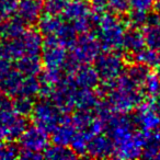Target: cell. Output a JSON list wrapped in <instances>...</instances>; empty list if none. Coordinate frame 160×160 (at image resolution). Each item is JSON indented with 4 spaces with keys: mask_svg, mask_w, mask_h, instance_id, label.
I'll return each instance as SVG.
<instances>
[{
    "mask_svg": "<svg viewBox=\"0 0 160 160\" xmlns=\"http://www.w3.org/2000/svg\"><path fill=\"white\" fill-rule=\"evenodd\" d=\"M108 136L113 142V157L118 159H135L142 156L145 136L135 129L133 118L125 114L114 113L105 123Z\"/></svg>",
    "mask_w": 160,
    "mask_h": 160,
    "instance_id": "cell-1",
    "label": "cell"
},
{
    "mask_svg": "<svg viewBox=\"0 0 160 160\" xmlns=\"http://www.w3.org/2000/svg\"><path fill=\"white\" fill-rule=\"evenodd\" d=\"M105 96L112 111L118 114L129 113L142 102L140 87L126 75H121L113 81L105 83Z\"/></svg>",
    "mask_w": 160,
    "mask_h": 160,
    "instance_id": "cell-2",
    "label": "cell"
},
{
    "mask_svg": "<svg viewBox=\"0 0 160 160\" xmlns=\"http://www.w3.org/2000/svg\"><path fill=\"white\" fill-rule=\"evenodd\" d=\"M94 24L97 27L96 36L101 48L110 52H118L123 48V38L126 27L125 22L118 18V14L107 11L97 14Z\"/></svg>",
    "mask_w": 160,
    "mask_h": 160,
    "instance_id": "cell-3",
    "label": "cell"
},
{
    "mask_svg": "<svg viewBox=\"0 0 160 160\" xmlns=\"http://www.w3.org/2000/svg\"><path fill=\"white\" fill-rule=\"evenodd\" d=\"M43 35L33 29L24 30L19 36L0 41V57L17 60L27 55H38L43 47Z\"/></svg>",
    "mask_w": 160,
    "mask_h": 160,
    "instance_id": "cell-4",
    "label": "cell"
},
{
    "mask_svg": "<svg viewBox=\"0 0 160 160\" xmlns=\"http://www.w3.org/2000/svg\"><path fill=\"white\" fill-rule=\"evenodd\" d=\"M40 80L36 76H27L13 67L0 76V92L9 98L32 97L40 93Z\"/></svg>",
    "mask_w": 160,
    "mask_h": 160,
    "instance_id": "cell-5",
    "label": "cell"
},
{
    "mask_svg": "<svg viewBox=\"0 0 160 160\" xmlns=\"http://www.w3.org/2000/svg\"><path fill=\"white\" fill-rule=\"evenodd\" d=\"M101 53V45L96 35L91 33L80 34L69 46L68 65H90Z\"/></svg>",
    "mask_w": 160,
    "mask_h": 160,
    "instance_id": "cell-6",
    "label": "cell"
},
{
    "mask_svg": "<svg viewBox=\"0 0 160 160\" xmlns=\"http://www.w3.org/2000/svg\"><path fill=\"white\" fill-rule=\"evenodd\" d=\"M30 115L32 116L34 125L41 127L47 133H51L64 118L65 113H62L48 99H43L33 105Z\"/></svg>",
    "mask_w": 160,
    "mask_h": 160,
    "instance_id": "cell-7",
    "label": "cell"
},
{
    "mask_svg": "<svg viewBox=\"0 0 160 160\" xmlns=\"http://www.w3.org/2000/svg\"><path fill=\"white\" fill-rule=\"evenodd\" d=\"M93 62L99 79L104 83L115 80L125 70L124 59L116 52L105 51L103 54L100 53Z\"/></svg>",
    "mask_w": 160,
    "mask_h": 160,
    "instance_id": "cell-8",
    "label": "cell"
},
{
    "mask_svg": "<svg viewBox=\"0 0 160 160\" xmlns=\"http://www.w3.org/2000/svg\"><path fill=\"white\" fill-rule=\"evenodd\" d=\"M67 47L58 43L52 38H45L42 47V60L43 67L52 70H66L68 65L69 56L67 53Z\"/></svg>",
    "mask_w": 160,
    "mask_h": 160,
    "instance_id": "cell-9",
    "label": "cell"
},
{
    "mask_svg": "<svg viewBox=\"0 0 160 160\" xmlns=\"http://www.w3.org/2000/svg\"><path fill=\"white\" fill-rule=\"evenodd\" d=\"M27 127L25 116L17 113L13 107L0 112V140L17 139Z\"/></svg>",
    "mask_w": 160,
    "mask_h": 160,
    "instance_id": "cell-10",
    "label": "cell"
},
{
    "mask_svg": "<svg viewBox=\"0 0 160 160\" xmlns=\"http://www.w3.org/2000/svg\"><path fill=\"white\" fill-rule=\"evenodd\" d=\"M38 31L45 38H52L57 42L67 40L72 33L70 23H66L59 16L47 14L43 16L38 21Z\"/></svg>",
    "mask_w": 160,
    "mask_h": 160,
    "instance_id": "cell-11",
    "label": "cell"
},
{
    "mask_svg": "<svg viewBox=\"0 0 160 160\" xmlns=\"http://www.w3.org/2000/svg\"><path fill=\"white\" fill-rule=\"evenodd\" d=\"M21 151L38 153L43 156L45 149L49 145L48 133L36 125L27 127L19 137Z\"/></svg>",
    "mask_w": 160,
    "mask_h": 160,
    "instance_id": "cell-12",
    "label": "cell"
},
{
    "mask_svg": "<svg viewBox=\"0 0 160 160\" xmlns=\"http://www.w3.org/2000/svg\"><path fill=\"white\" fill-rule=\"evenodd\" d=\"M77 89L78 88L71 82L68 77L62 78L53 88L48 98L62 113L66 114L75 109V97Z\"/></svg>",
    "mask_w": 160,
    "mask_h": 160,
    "instance_id": "cell-13",
    "label": "cell"
},
{
    "mask_svg": "<svg viewBox=\"0 0 160 160\" xmlns=\"http://www.w3.org/2000/svg\"><path fill=\"white\" fill-rule=\"evenodd\" d=\"M133 121L142 133H149L160 128V116L156 110L155 102L150 101L140 103L136 108V113Z\"/></svg>",
    "mask_w": 160,
    "mask_h": 160,
    "instance_id": "cell-14",
    "label": "cell"
},
{
    "mask_svg": "<svg viewBox=\"0 0 160 160\" xmlns=\"http://www.w3.org/2000/svg\"><path fill=\"white\" fill-rule=\"evenodd\" d=\"M68 78L77 88L94 89L99 85V76L94 67L90 65H67Z\"/></svg>",
    "mask_w": 160,
    "mask_h": 160,
    "instance_id": "cell-15",
    "label": "cell"
},
{
    "mask_svg": "<svg viewBox=\"0 0 160 160\" xmlns=\"http://www.w3.org/2000/svg\"><path fill=\"white\" fill-rule=\"evenodd\" d=\"M16 14L25 25L35 24L43 14V0H18Z\"/></svg>",
    "mask_w": 160,
    "mask_h": 160,
    "instance_id": "cell-16",
    "label": "cell"
},
{
    "mask_svg": "<svg viewBox=\"0 0 160 160\" xmlns=\"http://www.w3.org/2000/svg\"><path fill=\"white\" fill-rule=\"evenodd\" d=\"M86 155L91 158H108L113 156V142L102 133L94 135L88 142Z\"/></svg>",
    "mask_w": 160,
    "mask_h": 160,
    "instance_id": "cell-17",
    "label": "cell"
},
{
    "mask_svg": "<svg viewBox=\"0 0 160 160\" xmlns=\"http://www.w3.org/2000/svg\"><path fill=\"white\" fill-rule=\"evenodd\" d=\"M76 127L73 126L71 118L68 115H65L60 123L51 132L52 133V142L56 145H62V146H69L75 136Z\"/></svg>",
    "mask_w": 160,
    "mask_h": 160,
    "instance_id": "cell-18",
    "label": "cell"
},
{
    "mask_svg": "<svg viewBox=\"0 0 160 160\" xmlns=\"http://www.w3.org/2000/svg\"><path fill=\"white\" fill-rule=\"evenodd\" d=\"M142 32L147 47L160 53V16H149Z\"/></svg>",
    "mask_w": 160,
    "mask_h": 160,
    "instance_id": "cell-19",
    "label": "cell"
},
{
    "mask_svg": "<svg viewBox=\"0 0 160 160\" xmlns=\"http://www.w3.org/2000/svg\"><path fill=\"white\" fill-rule=\"evenodd\" d=\"M92 12L91 7L87 0H69L65 8L62 16L68 22H73L81 18L89 16Z\"/></svg>",
    "mask_w": 160,
    "mask_h": 160,
    "instance_id": "cell-20",
    "label": "cell"
},
{
    "mask_svg": "<svg viewBox=\"0 0 160 160\" xmlns=\"http://www.w3.org/2000/svg\"><path fill=\"white\" fill-rule=\"evenodd\" d=\"M100 102L98 93L94 92L93 89L87 88H78L75 97V109L87 110L92 111L96 109L98 103Z\"/></svg>",
    "mask_w": 160,
    "mask_h": 160,
    "instance_id": "cell-21",
    "label": "cell"
},
{
    "mask_svg": "<svg viewBox=\"0 0 160 160\" xmlns=\"http://www.w3.org/2000/svg\"><path fill=\"white\" fill-rule=\"evenodd\" d=\"M146 46L142 32L138 30V28L126 29L123 38V48L126 49L131 55H134L138 51Z\"/></svg>",
    "mask_w": 160,
    "mask_h": 160,
    "instance_id": "cell-22",
    "label": "cell"
},
{
    "mask_svg": "<svg viewBox=\"0 0 160 160\" xmlns=\"http://www.w3.org/2000/svg\"><path fill=\"white\" fill-rule=\"evenodd\" d=\"M14 67L27 76H38L43 69V64L38 55H27L16 60Z\"/></svg>",
    "mask_w": 160,
    "mask_h": 160,
    "instance_id": "cell-23",
    "label": "cell"
},
{
    "mask_svg": "<svg viewBox=\"0 0 160 160\" xmlns=\"http://www.w3.org/2000/svg\"><path fill=\"white\" fill-rule=\"evenodd\" d=\"M25 30V24L18 18H9L0 23V36L3 40H10L19 36Z\"/></svg>",
    "mask_w": 160,
    "mask_h": 160,
    "instance_id": "cell-24",
    "label": "cell"
},
{
    "mask_svg": "<svg viewBox=\"0 0 160 160\" xmlns=\"http://www.w3.org/2000/svg\"><path fill=\"white\" fill-rule=\"evenodd\" d=\"M142 134L145 136V144L142 156L145 158H156L160 148V128Z\"/></svg>",
    "mask_w": 160,
    "mask_h": 160,
    "instance_id": "cell-25",
    "label": "cell"
},
{
    "mask_svg": "<svg viewBox=\"0 0 160 160\" xmlns=\"http://www.w3.org/2000/svg\"><path fill=\"white\" fill-rule=\"evenodd\" d=\"M43 157L54 160H69L76 158L77 155L68 146L54 144L53 146H49L48 145V147L43 152Z\"/></svg>",
    "mask_w": 160,
    "mask_h": 160,
    "instance_id": "cell-26",
    "label": "cell"
},
{
    "mask_svg": "<svg viewBox=\"0 0 160 160\" xmlns=\"http://www.w3.org/2000/svg\"><path fill=\"white\" fill-rule=\"evenodd\" d=\"M140 88H142V91L149 99L151 100L157 99L160 96V73L149 71Z\"/></svg>",
    "mask_w": 160,
    "mask_h": 160,
    "instance_id": "cell-27",
    "label": "cell"
},
{
    "mask_svg": "<svg viewBox=\"0 0 160 160\" xmlns=\"http://www.w3.org/2000/svg\"><path fill=\"white\" fill-rule=\"evenodd\" d=\"M133 58L136 62H139V64L151 68V67H157L158 62L160 59V53L149 48V47H147V48L144 47L142 49L134 54Z\"/></svg>",
    "mask_w": 160,
    "mask_h": 160,
    "instance_id": "cell-28",
    "label": "cell"
},
{
    "mask_svg": "<svg viewBox=\"0 0 160 160\" xmlns=\"http://www.w3.org/2000/svg\"><path fill=\"white\" fill-rule=\"evenodd\" d=\"M149 71H150V68H149V67L135 62L134 64H132L131 66L126 69V76L131 78L136 85L142 87V83L144 82L145 78L147 77Z\"/></svg>",
    "mask_w": 160,
    "mask_h": 160,
    "instance_id": "cell-29",
    "label": "cell"
},
{
    "mask_svg": "<svg viewBox=\"0 0 160 160\" xmlns=\"http://www.w3.org/2000/svg\"><path fill=\"white\" fill-rule=\"evenodd\" d=\"M14 100L12 101L13 104V109L17 113L23 116H29L31 114L32 110H33L34 102L32 101V98L30 97H16L13 98Z\"/></svg>",
    "mask_w": 160,
    "mask_h": 160,
    "instance_id": "cell-30",
    "label": "cell"
},
{
    "mask_svg": "<svg viewBox=\"0 0 160 160\" xmlns=\"http://www.w3.org/2000/svg\"><path fill=\"white\" fill-rule=\"evenodd\" d=\"M68 2L69 0H43V11L47 14L60 16Z\"/></svg>",
    "mask_w": 160,
    "mask_h": 160,
    "instance_id": "cell-31",
    "label": "cell"
},
{
    "mask_svg": "<svg viewBox=\"0 0 160 160\" xmlns=\"http://www.w3.org/2000/svg\"><path fill=\"white\" fill-rule=\"evenodd\" d=\"M18 0H0V23L16 13Z\"/></svg>",
    "mask_w": 160,
    "mask_h": 160,
    "instance_id": "cell-32",
    "label": "cell"
},
{
    "mask_svg": "<svg viewBox=\"0 0 160 160\" xmlns=\"http://www.w3.org/2000/svg\"><path fill=\"white\" fill-rule=\"evenodd\" d=\"M19 149L12 142H0V160L13 159L19 157Z\"/></svg>",
    "mask_w": 160,
    "mask_h": 160,
    "instance_id": "cell-33",
    "label": "cell"
},
{
    "mask_svg": "<svg viewBox=\"0 0 160 160\" xmlns=\"http://www.w3.org/2000/svg\"><path fill=\"white\" fill-rule=\"evenodd\" d=\"M149 13H145V12L135 11V10H129L128 12V22L131 27L133 28H142L146 24L147 20H148Z\"/></svg>",
    "mask_w": 160,
    "mask_h": 160,
    "instance_id": "cell-34",
    "label": "cell"
},
{
    "mask_svg": "<svg viewBox=\"0 0 160 160\" xmlns=\"http://www.w3.org/2000/svg\"><path fill=\"white\" fill-rule=\"evenodd\" d=\"M155 0H129V9L149 13L153 9Z\"/></svg>",
    "mask_w": 160,
    "mask_h": 160,
    "instance_id": "cell-35",
    "label": "cell"
},
{
    "mask_svg": "<svg viewBox=\"0 0 160 160\" xmlns=\"http://www.w3.org/2000/svg\"><path fill=\"white\" fill-rule=\"evenodd\" d=\"M108 9L115 14H121L128 11L129 0H107Z\"/></svg>",
    "mask_w": 160,
    "mask_h": 160,
    "instance_id": "cell-36",
    "label": "cell"
},
{
    "mask_svg": "<svg viewBox=\"0 0 160 160\" xmlns=\"http://www.w3.org/2000/svg\"><path fill=\"white\" fill-rule=\"evenodd\" d=\"M91 10L96 14L103 13L108 10L107 6V0H91Z\"/></svg>",
    "mask_w": 160,
    "mask_h": 160,
    "instance_id": "cell-37",
    "label": "cell"
},
{
    "mask_svg": "<svg viewBox=\"0 0 160 160\" xmlns=\"http://www.w3.org/2000/svg\"><path fill=\"white\" fill-rule=\"evenodd\" d=\"M153 9L156 10L158 16H160V0H157L155 1V6H153Z\"/></svg>",
    "mask_w": 160,
    "mask_h": 160,
    "instance_id": "cell-38",
    "label": "cell"
},
{
    "mask_svg": "<svg viewBox=\"0 0 160 160\" xmlns=\"http://www.w3.org/2000/svg\"><path fill=\"white\" fill-rule=\"evenodd\" d=\"M155 107H156V110H157L158 114H159V116H160V100L155 102Z\"/></svg>",
    "mask_w": 160,
    "mask_h": 160,
    "instance_id": "cell-39",
    "label": "cell"
},
{
    "mask_svg": "<svg viewBox=\"0 0 160 160\" xmlns=\"http://www.w3.org/2000/svg\"><path fill=\"white\" fill-rule=\"evenodd\" d=\"M156 158H157V159H160V148H159V150H158V152H157V156H156Z\"/></svg>",
    "mask_w": 160,
    "mask_h": 160,
    "instance_id": "cell-40",
    "label": "cell"
},
{
    "mask_svg": "<svg viewBox=\"0 0 160 160\" xmlns=\"http://www.w3.org/2000/svg\"><path fill=\"white\" fill-rule=\"evenodd\" d=\"M157 68H158V70H159V73H160V59H159V62H158Z\"/></svg>",
    "mask_w": 160,
    "mask_h": 160,
    "instance_id": "cell-41",
    "label": "cell"
}]
</instances>
